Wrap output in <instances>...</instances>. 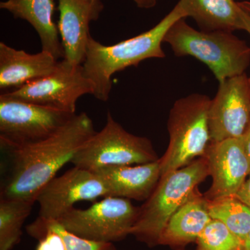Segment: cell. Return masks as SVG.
Listing matches in <instances>:
<instances>
[{
	"label": "cell",
	"instance_id": "obj_2",
	"mask_svg": "<svg viewBox=\"0 0 250 250\" xmlns=\"http://www.w3.org/2000/svg\"><path fill=\"white\" fill-rule=\"evenodd\" d=\"M186 18L185 13L177 3L152 29L127 40L113 45H104L90 36L82 67L85 77L93 83L95 98L108 101L112 88L111 77L116 72L137 66L146 59L164 58L166 54L161 44L166 33L177 21Z\"/></svg>",
	"mask_w": 250,
	"mask_h": 250
},
{
	"label": "cell",
	"instance_id": "obj_26",
	"mask_svg": "<svg viewBox=\"0 0 250 250\" xmlns=\"http://www.w3.org/2000/svg\"><path fill=\"white\" fill-rule=\"evenodd\" d=\"M244 139L245 146H246V149L247 154H248V157H249L250 160V125L249 128H248V131L246 133V134L243 136Z\"/></svg>",
	"mask_w": 250,
	"mask_h": 250
},
{
	"label": "cell",
	"instance_id": "obj_18",
	"mask_svg": "<svg viewBox=\"0 0 250 250\" xmlns=\"http://www.w3.org/2000/svg\"><path fill=\"white\" fill-rule=\"evenodd\" d=\"M178 4L202 31L233 32L244 29L241 8L234 0H179Z\"/></svg>",
	"mask_w": 250,
	"mask_h": 250
},
{
	"label": "cell",
	"instance_id": "obj_4",
	"mask_svg": "<svg viewBox=\"0 0 250 250\" xmlns=\"http://www.w3.org/2000/svg\"><path fill=\"white\" fill-rule=\"evenodd\" d=\"M205 156L161 176L150 197L139 207L131 235L149 247L157 246L169 220L197 191L208 176Z\"/></svg>",
	"mask_w": 250,
	"mask_h": 250
},
{
	"label": "cell",
	"instance_id": "obj_3",
	"mask_svg": "<svg viewBox=\"0 0 250 250\" xmlns=\"http://www.w3.org/2000/svg\"><path fill=\"white\" fill-rule=\"evenodd\" d=\"M164 42L177 57L190 56L204 62L220 82L246 73L250 47L246 41L225 31H198L182 18L166 33Z\"/></svg>",
	"mask_w": 250,
	"mask_h": 250
},
{
	"label": "cell",
	"instance_id": "obj_6",
	"mask_svg": "<svg viewBox=\"0 0 250 250\" xmlns=\"http://www.w3.org/2000/svg\"><path fill=\"white\" fill-rule=\"evenodd\" d=\"M147 138L128 132L108 111L106 123L77 151L71 161L74 166L93 170L108 166H132L159 160Z\"/></svg>",
	"mask_w": 250,
	"mask_h": 250
},
{
	"label": "cell",
	"instance_id": "obj_22",
	"mask_svg": "<svg viewBox=\"0 0 250 250\" xmlns=\"http://www.w3.org/2000/svg\"><path fill=\"white\" fill-rule=\"evenodd\" d=\"M39 217L47 227L55 230L61 235L65 243L66 250H118L113 243L85 239L69 231L58 220Z\"/></svg>",
	"mask_w": 250,
	"mask_h": 250
},
{
	"label": "cell",
	"instance_id": "obj_14",
	"mask_svg": "<svg viewBox=\"0 0 250 250\" xmlns=\"http://www.w3.org/2000/svg\"><path fill=\"white\" fill-rule=\"evenodd\" d=\"M93 171L104 184L108 196L137 201L146 202L161 178L159 159L134 166H104Z\"/></svg>",
	"mask_w": 250,
	"mask_h": 250
},
{
	"label": "cell",
	"instance_id": "obj_27",
	"mask_svg": "<svg viewBox=\"0 0 250 250\" xmlns=\"http://www.w3.org/2000/svg\"><path fill=\"white\" fill-rule=\"evenodd\" d=\"M238 6L250 17V1H244L241 2H237Z\"/></svg>",
	"mask_w": 250,
	"mask_h": 250
},
{
	"label": "cell",
	"instance_id": "obj_21",
	"mask_svg": "<svg viewBox=\"0 0 250 250\" xmlns=\"http://www.w3.org/2000/svg\"><path fill=\"white\" fill-rule=\"evenodd\" d=\"M197 242L200 250H243V242L215 219L210 220Z\"/></svg>",
	"mask_w": 250,
	"mask_h": 250
},
{
	"label": "cell",
	"instance_id": "obj_10",
	"mask_svg": "<svg viewBox=\"0 0 250 250\" xmlns=\"http://www.w3.org/2000/svg\"><path fill=\"white\" fill-rule=\"evenodd\" d=\"M210 143L244 136L250 125V90L246 74L219 83L208 114Z\"/></svg>",
	"mask_w": 250,
	"mask_h": 250
},
{
	"label": "cell",
	"instance_id": "obj_12",
	"mask_svg": "<svg viewBox=\"0 0 250 250\" xmlns=\"http://www.w3.org/2000/svg\"><path fill=\"white\" fill-rule=\"evenodd\" d=\"M205 157L212 177L209 190L204 195L208 201L235 196L250 174V160L243 137L210 143Z\"/></svg>",
	"mask_w": 250,
	"mask_h": 250
},
{
	"label": "cell",
	"instance_id": "obj_17",
	"mask_svg": "<svg viewBox=\"0 0 250 250\" xmlns=\"http://www.w3.org/2000/svg\"><path fill=\"white\" fill-rule=\"evenodd\" d=\"M211 220L207 200L197 190L171 217L161 233L158 245L184 246L197 241Z\"/></svg>",
	"mask_w": 250,
	"mask_h": 250
},
{
	"label": "cell",
	"instance_id": "obj_7",
	"mask_svg": "<svg viewBox=\"0 0 250 250\" xmlns=\"http://www.w3.org/2000/svg\"><path fill=\"white\" fill-rule=\"evenodd\" d=\"M139 212L128 199L106 196L85 209L74 207L57 220L85 239L113 243L131 235Z\"/></svg>",
	"mask_w": 250,
	"mask_h": 250
},
{
	"label": "cell",
	"instance_id": "obj_8",
	"mask_svg": "<svg viewBox=\"0 0 250 250\" xmlns=\"http://www.w3.org/2000/svg\"><path fill=\"white\" fill-rule=\"evenodd\" d=\"M75 114L0 95V146L39 142L57 132Z\"/></svg>",
	"mask_w": 250,
	"mask_h": 250
},
{
	"label": "cell",
	"instance_id": "obj_25",
	"mask_svg": "<svg viewBox=\"0 0 250 250\" xmlns=\"http://www.w3.org/2000/svg\"><path fill=\"white\" fill-rule=\"evenodd\" d=\"M241 14L242 19H243V26H244L243 30L246 31L250 35V17L241 9Z\"/></svg>",
	"mask_w": 250,
	"mask_h": 250
},
{
	"label": "cell",
	"instance_id": "obj_24",
	"mask_svg": "<svg viewBox=\"0 0 250 250\" xmlns=\"http://www.w3.org/2000/svg\"><path fill=\"white\" fill-rule=\"evenodd\" d=\"M138 7L141 9H151L157 4L159 0H133Z\"/></svg>",
	"mask_w": 250,
	"mask_h": 250
},
{
	"label": "cell",
	"instance_id": "obj_19",
	"mask_svg": "<svg viewBox=\"0 0 250 250\" xmlns=\"http://www.w3.org/2000/svg\"><path fill=\"white\" fill-rule=\"evenodd\" d=\"M34 203L0 198V250H13L21 241L22 227Z\"/></svg>",
	"mask_w": 250,
	"mask_h": 250
},
{
	"label": "cell",
	"instance_id": "obj_15",
	"mask_svg": "<svg viewBox=\"0 0 250 250\" xmlns=\"http://www.w3.org/2000/svg\"><path fill=\"white\" fill-rule=\"evenodd\" d=\"M59 61L49 52L31 54L0 42V89L14 90L52 73Z\"/></svg>",
	"mask_w": 250,
	"mask_h": 250
},
{
	"label": "cell",
	"instance_id": "obj_9",
	"mask_svg": "<svg viewBox=\"0 0 250 250\" xmlns=\"http://www.w3.org/2000/svg\"><path fill=\"white\" fill-rule=\"evenodd\" d=\"M93 92L82 65L73 66L62 60L52 73L1 95L75 114L79 99Z\"/></svg>",
	"mask_w": 250,
	"mask_h": 250
},
{
	"label": "cell",
	"instance_id": "obj_29",
	"mask_svg": "<svg viewBox=\"0 0 250 250\" xmlns=\"http://www.w3.org/2000/svg\"><path fill=\"white\" fill-rule=\"evenodd\" d=\"M248 82H249V86H250V77H248Z\"/></svg>",
	"mask_w": 250,
	"mask_h": 250
},
{
	"label": "cell",
	"instance_id": "obj_20",
	"mask_svg": "<svg viewBox=\"0 0 250 250\" xmlns=\"http://www.w3.org/2000/svg\"><path fill=\"white\" fill-rule=\"evenodd\" d=\"M207 207L210 218L225 224L243 243L250 231L249 207L235 196L207 200Z\"/></svg>",
	"mask_w": 250,
	"mask_h": 250
},
{
	"label": "cell",
	"instance_id": "obj_30",
	"mask_svg": "<svg viewBox=\"0 0 250 250\" xmlns=\"http://www.w3.org/2000/svg\"><path fill=\"white\" fill-rule=\"evenodd\" d=\"M90 1H99V0H90Z\"/></svg>",
	"mask_w": 250,
	"mask_h": 250
},
{
	"label": "cell",
	"instance_id": "obj_13",
	"mask_svg": "<svg viewBox=\"0 0 250 250\" xmlns=\"http://www.w3.org/2000/svg\"><path fill=\"white\" fill-rule=\"evenodd\" d=\"M58 29L63 61L73 66L83 64L90 37V23L98 19L104 5L100 0H58Z\"/></svg>",
	"mask_w": 250,
	"mask_h": 250
},
{
	"label": "cell",
	"instance_id": "obj_5",
	"mask_svg": "<svg viewBox=\"0 0 250 250\" xmlns=\"http://www.w3.org/2000/svg\"><path fill=\"white\" fill-rule=\"evenodd\" d=\"M211 100L203 94L179 99L167 121L169 144L159 159L161 177L205 156L210 143L208 114Z\"/></svg>",
	"mask_w": 250,
	"mask_h": 250
},
{
	"label": "cell",
	"instance_id": "obj_1",
	"mask_svg": "<svg viewBox=\"0 0 250 250\" xmlns=\"http://www.w3.org/2000/svg\"><path fill=\"white\" fill-rule=\"evenodd\" d=\"M95 131L85 113L75 114L47 139L22 146H0L1 161L0 198L35 203L41 190Z\"/></svg>",
	"mask_w": 250,
	"mask_h": 250
},
{
	"label": "cell",
	"instance_id": "obj_11",
	"mask_svg": "<svg viewBox=\"0 0 250 250\" xmlns=\"http://www.w3.org/2000/svg\"><path fill=\"white\" fill-rule=\"evenodd\" d=\"M108 196L102 179L93 170L74 166L59 177H55L42 188L36 202L39 216L58 220L79 202L93 201Z\"/></svg>",
	"mask_w": 250,
	"mask_h": 250
},
{
	"label": "cell",
	"instance_id": "obj_23",
	"mask_svg": "<svg viewBox=\"0 0 250 250\" xmlns=\"http://www.w3.org/2000/svg\"><path fill=\"white\" fill-rule=\"evenodd\" d=\"M235 197L250 208V174Z\"/></svg>",
	"mask_w": 250,
	"mask_h": 250
},
{
	"label": "cell",
	"instance_id": "obj_16",
	"mask_svg": "<svg viewBox=\"0 0 250 250\" xmlns=\"http://www.w3.org/2000/svg\"><path fill=\"white\" fill-rule=\"evenodd\" d=\"M1 9L14 18L27 21L40 38L42 50L59 60L63 58V49L59 39L58 26L54 22V0H6L0 2Z\"/></svg>",
	"mask_w": 250,
	"mask_h": 250
},
{
	"label": "cell",
	"instance_id": "obj_28",
	"mask_svg": "<svg viewBox=\"0 0 250 250\" xmlns=\"http://www.w3.org/2000/svg\"><path fill=\"white\" fill-rule=\"evenodd\" d=\"M243 250H250V231L243 242Z\"/></svg>",
	"mask_w": 250,
	"mask_h": 250
}]
</instances>
